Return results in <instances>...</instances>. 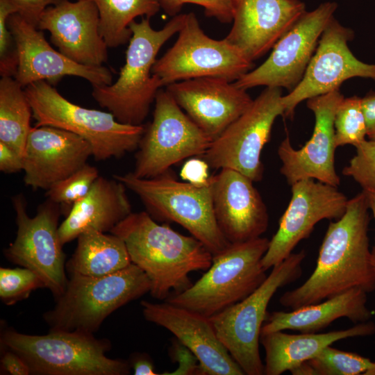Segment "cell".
<instances>
[{
    "label": "cell",
    "instance_id": "52a82bcc",
    "mask_svg": "<svg viewBox=\"0 0 375 375\" xmlns=\"http://www.w3.org/2000/svg\"><path fill=\"white\" fill-rule=\"evenodd\" d=\"M269 243L262 237L230 243L213 255L210 267L190 288L165 301L210 318L243 300L267 276L261 260Z\"/></svg>",
    "mask_w": 375,
    "mask_h": 375
},
{
    "label": "cell",
    "instance_id": "603a6c76",
    "mask_svg": "<svg viewBox=\"0 0 375 375\" xmlns=\"http://www.w3.org/2000/svg\"><path fill=\"white\" fill-rule=\"evenodd\" d=\"M38 28L48 31L59 51L86 66H103L108 48L99 29V14L89 0H61L42 14Z\"/></svg>",
    "mask_w": 375,
    "mask_h": 375
},
{
    "label": "cell",
    "instance_id": "30bf717a",
    "mask_svg": "<svg viewBox=\"0 0 375 375\" xmlns=\"http://www.w3.org/2000/svg\"><path fill=\"white\" fill-rule=\"evenodd\" d=\"M178 33L176 42L152 68V74L164 86L203 77L235 82L253 68V62L224 38L215 40L207 35L194 12L185 13Z\"/></svg>",
    "mask_w": 375,
    "mask_h": 375
},
{
    "label": "cell",
    "instance_id": "5bb4252c",
    "mask_svg": "<svg viewBox=\"0 0 375 375\" xmlns=\"http://www.w3.org/2000/svg\"><path fill=\"white\" fill-rule=\"evenodd\" d=\"M337 8V3L326 1L312 11H306L275 44L267 60L234 83L245 90L266 86L292 91L302 79L319 40Z\"/></svg>",
    "mask_w": 375,
    "mask_h": 375
},
{
    "label": "cell",
    "instance_id": "d4e9b609",
    "mask_svg": "<svg viewBox=\"0 0 375 375\" xmlns=\"http://www.w3.org/2000/svg\"><path fill=\"white\" fill-rule=\"evenodd\" d=\"M126 186L113 178L99 176L88 193L74 203L59 225L62 245L77 239L84 231L93 229L106 233L132 212Z\"/></svg>",
    "mask_w": 375,
    "mask_h": 375
},
{
    "label": "cell",
    "instance_id": "ee69618b",
    "mask_svg": "<svg viewBox=\"0 0 375 375\" xmlns=\"http://www.w3.org/2000/svg\"><path fill=\"white\" fill-rule=\"evenodd\" d=\"M130 365L135 375H157L152 361L147 356L140 354L133 356Z\"/></svg>",
    "mask_w": 375,
    "mask_h": 375
},
{
    "label": "cell",
    "instance_id": "d6a6232c",
    "mask_svg": "<svg viewBox=\"0 0 375 375\" xmlns=\"http://www.w3.org/2000/svg\"><path fill=\"white\" fill-rule=\"evenodd\" d=\"M99 176L98 169L88 163L47 190V199L58 205L71 206L83 199Z\"/></svg>",
    "mask_w": 375,
    "mask_h": 375
},
{
    "label": "cell",
    "instance_id": "277c9868",
    "mask_svg": "<svg viewBox=\"0 0 375 375\" xmlns=\"http://www.w3.org/2000/svg\"><path fill=\"white\" fill-rule=\"evenodd\" d=\"M1 349L21 356L35 375H126L129 362L106 356L111 343L92 333L50 331L28 335L12 328L1 333Z\"/></svg>",
    "mask_w": 375,
    "mask_h": 375
},
{
    "label": "cell",
    "instance_id": "4dcf8cb0",
    "mask_svg": "<svg viewBox=\"0 0 375 375\" xmlns=\"http://www.w3.org/2000/svg\"><path fill=\"white\" fill-rule=\"evenodd\" d=\"M306 362L312 375H375V361L331 345Z\"/></svg>",
    "mask_w": 375,
    "mask_h": 375
},
{
    "label": "cell",
    "instance_id": "44dd1931",
    "mask_svg": "<svg viewBox=\"0 0 375 375\" xmlns=\"http://www.w3.org/2000/svg\"><path fill=\"white\" fill-rule=\"evenodd\" d=\"M91 156L90 144L78 135L53 126H35L23 155L24 184L47 190L84 166Z\"/></svg>",
    "mask_w": 375,
    "mask_h": 375
},
{
    "label": "cell",
    "instance_id": "ffe728a7",
    "mask_svg": "<svg viewBox=\"0 0 375 375\" xmlns=\"http://www.w3.org/2000/svg\"><path fill=\"white\" fill-rule=\"evenodd\" d=\"M306 12L300 0H233V26L224 39L253 62Z\"/></svg>",
    "mask_w": 375,
    "mask_h": 375
},
{
    "label": "cell",
    "instance_id": "f6af8a7d",
    "mask_svg": "<svg viewBox=\"0 0 375 375\" xmlns=\"http://www.w3.org/2000/svg\"><path fill=\"white\" fill-rule=\"evenodd\" d=\"M362 191L365 192L369 209L372 210L373 217L375 220V188L362 190ZM371 251L372 256V262L375 267V243Z\"/></svg>",
    "mask_w": 375,
    "mask_h": 375
},
{
    "label": "cell",
    "instance_id": "7c38bea8",
    "mask_svg": "<svg viewBox=\"0 0 375 375\" xmlns=\"http://www.w3.org/2000/svg\"><path fill=\"white\" fill-rule=\"evenodd\" d=\"M280 88H266L251 105L215 139L203 155L214 169L228 168L262 180L264 167L261 153L270 138L275 119L284 116Z\"/></svg>",
    "mask_w": 375,
    "mask_h": 375
},
{
    "label": "cell",
    "instance_id": "7a4b0ae2",
    "mask_svg": "<svg viewBox=\"0 0 375 375\" xmlns=\"http://www.w3.org/2000/svg\"><path fill=\"white\" fill-rule=\"evenodd\" d=\"M110 233L124 242L131 262L151 282L150 294L159 300L190 288L189 274L212 264L213 255L201 242L158 224L145 211L131 212Z\"/></svg>",
    "mask_w": 375,
    "mask_h": 375
},
{
    "label": "cell",
    "instance_id": "f35d334b",
    "mask_svg": "<svg viewBox=\"0 0 375 375\" xmlns=\"http://www.w3.org/2000/svg\"><path fill=\"white\" fill-rule=\"evenodd\" d=\"M209 165L205 160L198 158H190L185 162L181 172V178L197 186L204 185L210 180Z\"/></svg>",
    "mask_w": 375,
    "mask_h": 375
},
{
    "label": "cell",
    "instance_id": "8d00e7d4",
    "mask_svg": "<svg viewBox=\"0 0 375 375\" xmlns=\"http://www.w3.org/2000/svg\"><path fill=\"white\" fill-rule=\"evenodd\" d=\"M161 8L170 16H175L186 3L200 6L205 15L222 23H230L233 17V0H160Z\"/></svg>",
    "mask_w": 375,
    "mask_h": 375
},
{
    "label": "cell",
    "instance_id": "f1b7e54d",
    "mask_svg": "<svg viewBox=\"0 0 375 375\" xmlns=\"http://www.w3.org/2000/svg\"><path fill=\"white\" fill-rule=\"evenodd\" d=\"M33 112L24 88L11 76L0 80V142L22 157L28 134Z\"/></svg>",
    "mask_w": 375,
    "mask_h": 375
},
{
    "label": "cell",
    "instance_id": "e575fe53",
    "mask_svg": "<svg viewBox=\"0 0 375 375\" xmlns=\"http://www.w3.org/2000/svg\"><path fill=\"white\" fill-rule=\"evenodd\" d=\"M17 12L12 0H0V74L15 76L18 55L12 34L8 25L9 17Z\"/></svg>",
    "mask_w": 375,
    "mask_h": 375
},
{
    "label": "cell",
    "instance_id": "74e56055",
    "mask_svg": "<svg viewBox=\"0 0 375 375\" xmlns=\"http://www.w3.org/2000/svg\"><path fill=\"white\" fill-rule=\"evenodd\" d=\"M171 354L174 360L178 362V367L172 372H164L162 374L199 375V363L197 358L178 340L173 344Z\"/></svg>",
    "mask_w": 375,
    "mask_h": 375
},
{
    "label": "cell",
    "instance_id": "e0dca14e",
    "mask_svg": "<svg viewBox=\"0 0 375 375\" xmlns=\"http://www.w3.org/2000/svg\"><path fill=\"white\" fill-rule=\"evenodd\" d=\"M344 96L340 90L307 99V106L315 115V126L311 138L299 149L292 147L287 136L278 148L282 162L280 172L289 185L313 178L338 187L340 178L335 168L334 119L336 110Z\"/></svg>",
    "mask_w": 375,
    "mask_h": 375
},
{
    "label": "cell",
    "instance_id": "4316f807",
    "mask_svg": "<svg viewBox=\"0 0 375 375\" xmlns=\"http://www.w3.org/2000/svg\"><path fill=\"white\" fill-rule=\"evenodd\" d=\"M374 333L375 324L367 321L345 330L324 333L288 334L280 331L261 334L260 342L265 351L264 374L280 375L291 372L336 341Z\"/></svg>",
    "mask_w": 375,
    "mask_h": 375
},
{
    "label": "cell",
    "instance_id": "8992f818",
    "mask_svg": "<svg viewBox=\"0 0 375 375\" xmlns=\"http://www.w3.org/2000/svg\"><path fill=\"white\" fill-rule=\"evenodd\" d=\"M36 126L62 128L85 139L96 160L120 158L138 149L145 126L119 122L110 112L90 109L67 100L47 81L24 88Z\"/></svg>",
    "mask_w": 375,
    "mask_h": 375
},
{
    "label": "cell",
    "instance_id": "4fadbf2b",
    "mask_svg": "<svg viewBox=\"0 0 375 375\" xmlns=\"http://www.w3.org/2000/svg\"><path fill=\"white\" fill-rule=\"evenodd\" d=\"M12 205L16 213L17 235L4 249V256L12 263L36 273L56 299L65 292L69 280L58 235L59 205L47 199L33 217L27 213L22 194L14 196Z\"/></svg>",
    "mask_w": 375,
    "mask_h": 375
},
{
    "label": "cell",
    "instance_id": "1f68e13d",
    "mask_svg": "<svg viewBox=\"0 0 375 375\" xmlns=\"http://www.w3.org/2000/svg\"><path fill=\"white\" fill-rule=\"evenodd\" d=\"M337 147L347 144L357 146L367 136L365 119L358 96L344 98L339 104L334 119Z\"/></svg>",
    "mask_w": 375,
    "mask_h": 375
},
{
    "label": "cell",
    "instance_id": "7402d4cb",
    "mask_svg": "<svg viewBox=\"0 0 375 375\" xmlns=\"http://www.w3.org/2000/svg\"><path fill=\"white\" fill-rule=\"evenodd\" d=\"M212 141L251 105L247 90L227 80L203 77L177 81L165 89Z\"/></svg>",
    "mask_w": 375,
    "mask_h": 375
},
{
    "label": "cell",
    "instance_id": "d6986e66",
    "mask_svg": "<svg viewBox=\"0 0 375 375\" xmlns=\"http://www.w3.org/2000/svg\"><path fill=\"white\" fill-rule=\"evenodd\" d=\"M146 320L173 333L197 358L199 375H243L242 368L218 338L208 317L166 301H142Z\"/></svg>",
    "mask_w": 375,
    "mask_h": 375
},
{
    "label": "cell",
    "instance_id": "8fae6325",
    "mask_svg": "<svg viewBox=\"0 0 375 375\" xmlns=\"http://www.w3.org/2000/svg\"><path fill=\"white\" fill-rule=\"evenodd\" d=\"M212 140L182 110L165 90L155 99L153 119L145 127L135 155V176L153 178L184 159L203 156Z\"/></svg>",
    "mask_w": 375,
    "mask_h": 375
},
{
    "label": "cell",
    "instance_id": "9a60e30c",
    "mask_svg": "<svg viewBox=\"0 0 375 375\" xmlns=\"http://www.w3.org/2000/svg\"><path fill=\"white\" fill-rule=\"evenodd\" d=\"M353 38L352 29L342 26L334 17L329 22L302 79L281 98L285 117L292 118L301 101L339 90L342 83L351 78L375 81V64L358 60L348 47V42Z\"/></svg>",
    "mask_w": 375,
    "mask_h": 375
},
{
    "label": "cell",
    "instance_id": "cb8c5ba5",
    "mask_svg": "<svg viewBox=\"0 0 375 375\" xmlns=\"http://www.w3.org/2000/svg\"><path fill=\"white\" fill-rule=\"evenodd\" d=\"M212 179L213 210L226 239L235 243L260 237L267 229L269 215L253 181L228 168L221 169Z\"/></svg>",
    "mask_w": 375,
    "mask_h": 375
},
{
    "label": "cell",
    "instance_id": "836d02e7",
    "mask_svg": "<svg viewBox=\"0 0 375 375\" xmlns=\"http://www.w3.org/2000/svg\"><path fill=\"white\" fill-rule=\"evenodd\" d=\"M46 288L40 276L26 267L0 268V298L6 305L26 299L35 290Z\"/></svg>",
    "mask_w": 375,
    "mask_h": 375
},
{
    "label": "cell",
    "instance_id": "f546056e",
    "mask_svg": "<svg viewBox=\"0 0 375 375\" xmlns=\"http://www.w3.org/2000/svg\"><path fill=\"white\" fill-rule=\"evenodd\" d=\"M99 14V29L107 46L115 48L129 42V26L138 17L151 18L161 8L160 0H89Z\"/></svg>",
    "mask_w": 375,
    "mask_h": 375
},
{
    "label": "cell",
    "instance_id": "5b68a950",
    "mask_svg": "<svg viewBox=\"0 0 375 375\" xmlns=\"http://www.w3.org/2000/svg\"><path fill=\"white\" fill-rule=\"evenodd\" d=\"M150 289L149 278L133 263L101 276L70 274L65 292L43 318L50 331L94 334L112 312Z\"/></svg>",
    "mask_w": 375,
    "mask_h": 375
},
{
    "label": "cell",
    "instance_id": "484cf974",
    "mask_svg": "<svg viewBox=\"0 0 375 375\" xmlns=\"http://www.w3.org/2000/svg\"><path fill=\"white\" fill-rule=\"evenodd\" d=\"M367 294L354 288L317 303L267 313L260 335L284 330L317 333L341 317L355 324L367 322L373 313L367 306Z\"/></svg>",
    "mask_w": 375,
    "mask_h": 375
},
{
    "label": "cell",
    "instance_id": "3957f363",
    "mask_svg": "<svg viewBox=\"0 0 375 375\" xmlns=\"http://www.w3.org/2000/svg\"><path fill=\"white\" fill-rule=\"evenodd\" d=\"M185 13L173 17L161 29H153L150 19L142 17L130 24L132 35L126 52V62L117 81L110 85L92 86V95L99 105L108 110L120 122L142 125L164 86L152 74L156 56L167 41L183 26Z\"/></svg>",
    "mask_w": 375,
    "mask_h": 375
},
{
    "label": "cell",
    "instance_id": "d590c367",
    "mask_svg": "<svg viewBox=\"0 0 375 375\" xmlns=\"http://www.w3.org/2000/svg\"><path fill=\"white\" fill-rule=\"evenodd\" d=\"M355 147L356 155L342 173L352 178L362 190L375 188V140H365Z\"/></svg>",
    "mask_w": 375,
    "mask_h": 375
},
{
    "label": "cell",
    "instance_id": "ac0fdd59",
    "mask_svg": "<svg viewBox=\"0 0 375 375\" xmlns=\"http://www.w3.org/2000/svg\"><path fill=\"white\" fill-rule=\"evenodd\" d=\"M17 48L18 66L15 78L24 88L44 81L52 85L67 76H77L92 86L112 84L110 70L104 66H86L73 61L55 50L43 33L19 13L8 19Z\"/></svg>",
    "mask_w": 375,
    "mask_h": 375
},
{
    "label": "cell",
    "instance_id": "b9f144b4",
    "mask_svg": "<svg viewBox=\"0 0 375 375\" xmlns=\"http://www.w3.org/2000/svg\"><path fill=\"white\" fill-rule=\"evenodd\" d=\"M0 171L6 174L23 171V157L15 149L1 142Z\"/></svg>",
    "mask_w": 375,
    "mask_h": 375
},
{
    "label": "cell",
    "instance_id": "2e32d148",
    "mask_svg": "<svg viewBox=\"0 0 375 375\" xmlns=\"http://www.w3.org/2000/svg\"><path fill=\"white\" fill-rule=\"evenodd\" d=\"M291 186L290 201L261 260L266 271L288 258L301 240L309 237L317 223L324 219H338L347 209L349 199L338 187L313 178L298 181Z\"/></svg>",
    "mask_w": 375,
    "mask_h": 375
},
{
    "label": "cell",
    "instance_id": "83f0119b",
    "mask_svg": "<svg viewBox=\"0 0 375 375\" xmlns=\"http://www.w3.org/2000/svg\"><path fill=\"white\" fill-rule=\"evenodd\" d=\"M77 240L74 253L66 263L69 274L101 276L132 263L124 242L115 234L89 229Z\"/></svg>",
    "mask_w": 375,
    "mask_h": 375
},
{
    "label": "cell",
    "instance_id": "7bdbcfd3",
    "mask_svg": "<svg viewBox=\"0 0 375 375\" xmlns=\"http://www.w3.org/2000/svg\"><path fill=\"white\" fill-rule=\"evenodd\" d=\"M361 105L364 113L367 136L375 140V92L370 91L361 98Z\"/></svg>",
    "mask_w": 375,
    "mask_h": 375
},
{
    "label": "cell",
    "instance_id": "60d3db41",
    "mask_svg": "<svg viewBox=\"0 0 375 375\" xmlns=\"http://www.w3.org/2000/svg\"><path fill=\"white\" fill-rule=\"evenodd\" d=\"M3 353L1 358V374L10 375H29L31 371L24 360L15 352L1 349Z\"/></svg>",
    "mask_w": 375,
    "mask_h": 375
},
{
    "label": "cell",
    "instance_id": "ba28073f",
    "mask_svg": "<svg viewBox=\"0 0 375 375\" xmlns=\"http://www.w3.org/2000/svg\"><path fill=\"white\" fill-rule=\"evenodd\" d=\"M113 178L139 197L153 218L178 224L212 255L230 244L215 217L212 176L201 186L178 181L170 170L150 178L137 177L132 172Z\"/></svg>",
    "mask_w": 375,
    "mask_h": 375
},
{
    "label": "cell",
    "instance_id": "ab89813d",
    "mask_svg": "<svg viewBox=\"0 0 375 375\" xmlns=\"http://www.w3.org/2000/svg\"><path fill=\"white\" fill-rule=\"evenodd\" d=\"M61 0H12L19 13L26 21L38 28L40 17L49 6Z\"/></svg>",
    "mask_w": 375,
    "mask_h": 375
},
{
    "label": "cell",
    "instance_id": "6da1fadb",
    "mask_svg": "<svg viewBox=\"0 0 375 375\" xmlns=\"http://www.w3.org/2000/svg\"><path fill=\"white\" fill-rule=\"evenodd\" d=\"M369 210L362 190L349 199L344 214L328 226L313 272L301 285L280 297L282 306L297 309L354 288L367 293L375 290Z\"/></svg>",
    "mask_w": 375,
    "mask_h": 375
},
{
    "label": "cell",
    "instance_id": "9c48e42d",
    "mask_svg": "<svg viewBox=\"0 0 375 375\" xmlns=\"http://www.w3.org/2000/svg\"><path fill=\"white\" fill-rule=\"evenodd\" d=\"M306 256L304 250L292 253L272 267L264 282L251 294L209 318L218 338L244 374H264L259 343L268 304L280 288L301 276Z\"/></svg>",
    "mask_w": 375,
    "mask_h": 375
}]
</instances>
